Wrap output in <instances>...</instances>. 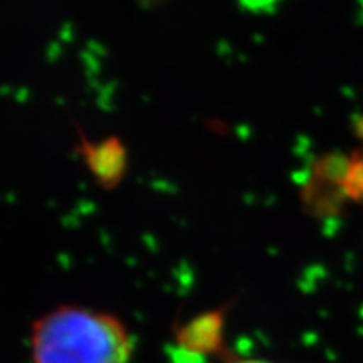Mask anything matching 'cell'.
Returning a JSON list of instances; mask_svg holds the SVG:
<instances>
[{
	"instance_id": "obj_1",
	"label": "cell",
	"mask_w": 363,
	"mask_h": 363,
	"mask_svg": "<svg viewBox=\"0 0 363 363\" xmlns=\"http://www.w3.org/2000/svg\"><path fill=\"white\" fill-rule=\"evenodd\" d=\"M34 363H130L133 337L120 318L93 308L65 305L33 325Z\"/></svg>"
},
{
	"instance_id": "obj_2",
	"label": "cell",
	"mask_w": 363,
	"mask_h": 363,
	"mask_svg": "<svg viewBox=\"0 0 363 363\" xmlns=\"http://www.w3.org/2000/svg\"><path fill=\"white\" fill-rule=\"evenodd\" d=\"M83 157L91 174L103 187H115L126 169V152L116 138L91 143L83 138Z\"/></svg>"
},
{
	"instance_id": "obj_3",
	"label": "cell",
	"mask_w": 363,
	"mask_h": 363,
	"mask_svg": "<svg viewBox=\"0 0 363 363\" xmlns=\"http://www.w3.org/2000/svg\"><path fill=\"white\" fill-rule=\"evenodd\" d=\"M224 311L216 310L203 313L179 330L177 340L187 352L211 353L220 347Z\"/></svg>"
},
{
	"instance_id": "obj_4",
	"label": "cell",
	"mask_w": 363,
	"mask_h": 363,
	"mask_svg": "<svg viewBox=\"0 0 363 363\" xmlns=\"http://www.w3.org/2000/svg\"><path fill=\"white\" fill-rule=\"evenodd\" d=\"M345 197L363 203V148L350 155V167L343 182Z\"/></svg>"
},
{
	"instance_id": "obj_5",
	"label": "cell",
	"mask_w": 363,
	"mask_h": 363,
	"mask_svg": "<svg viewBox=\"0 0 363 363\" xmlns=\"http://www.w3.org/2000/svg\"><path fill=\"white\" fill-rule=\"evenodd\" d=\"M355 130H357V136H360V138L363 140V116L360 118V120L355 121Z\"/></svg>"
},
{
	"instance_id": "obj_6",
	"label": "cell",
	"mask_w": 363,
	"mask_h": 363,
	"mask_svg": "<svg viewBox=\"0 0 363 363\" xmlns=\"http://www.w3.org/2000/svg\"><path fill=\"white\" fill-rule=\"evenodd\" d=\"M239 363H267V362H261V360H246V362H239Z\"/></svg>"
}]
</instances>
